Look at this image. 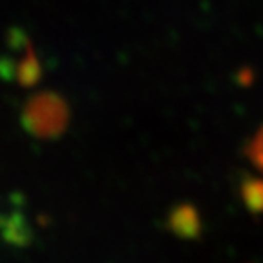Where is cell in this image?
Listing matches in <instances>:
<instances>
[{
  "label": "cell",
  "instance_id": "cell-4",
  "mask_svg": "<svg viewBox=\"0 0 263 263\" xmlns=\"http://www.w3.org/2000/svg\"><path fill=\"white\" fill-rule=\"evenodd\" d=\"M239 196L245 209L254 216L263 214V179L254 176H243L239 181Z\"/></svg>",
  "mask_w": 263,
  "mask_h": 263
},
{
  "label": "cell",
  "instance_id": "cell-5",
  "mask_svg": "<svg viewBox=\"0 0 263 263\" xmlns=\"http://www.w3.org/2000/svg\"><path fill=\"white\" fill-rule=\"evenodd\" d=\"M245 154L249 161L263 174V126H259L254 136L251 137V141L247 143Z\"/></svg>",
  "mask_w": 263,
  "mask_h": 263
},
{
  "label": "cell",
  "instance_id": "cell-2",
  "mask_svg": "<svg viewBox=\"0 0 263 263\" xmlns=\"http://www.w3.org/2000/svg\"><path fill=\"white\" fill-rule=\"evenodd\" d=\"M166 227L172 234L183 239H197L203 232L201 216L190 203L174 205L166 216Z\"/></svg>",
  "mask_w": 263,
  "mask_h": 263
},
{
  "label": "cell",
  "instance_id": "cell-1",
  "mask_svg": "<svg viewBox=\"0 0 263 263\" xmlns=\"http://www.w3.org/2000/svg\"><path fill=\"white\" fill-rule=\"evenodd\" d=\"M70 123V108L61 95L41 91L29 97L22 110V124L41 139H55L62 136Z\"/></svg>",
  "mask_w": 263,
  "mask_h": 263
},
{
  "label": "cell",
  "instance_id": "cell-3",
  "mask_svg": "<svg viewBox=\"0 0 263 263\" xmlns=\"http://www.w3.org/2000/svg\"><path fill=\"white\" fill-rule=\"evenodd\" d=\"M15 79L24 88L35 86L42 79V66L37 57V51L33 49L31 42H26L24 57H22V61L15 68Z\"/></svg>",
  "mask_w": 263,
  "mask_h": 263
},
{
  "label": "cell",
  "instance_id": "cell-6",
  "mask_svg": "<svg viewBox=\"0 0 263 263\" xmlns=\"http://www.w3.org/2000/svg\"><path fill=\"white\" fill-rule=\"evenodd\" d=\"M238 81L241 82L243 86H249V84H251V82H252V71H251V70H249V71L243 70L241 73L238 75Z\"/></svg>",
  "mask_w": 263,
  "mask_h": 263
}]
</instances>
